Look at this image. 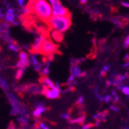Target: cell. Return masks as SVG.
<instances>
[{
  "label": "cell",
  "instance_id": "1",
  "mask_svg": "<svg viewBox=\"0 0 129 129\" xmlns=\"http://www.w3.org/2000/svg\"><path fill=\"white\" fill-rule=\"evenodd\" d=\"M28 7L31 13H34L40 19L46 23L53 16L51 6L49 2L46 0L29 1Z\"/></svg>",
  "mask_w": 129,
  "mask_h": 129
},
{
  "label": "cell",
  "instance_id": "2",
  "mask_svg": "<svg viewBox=\"0 0 129 129\" xmlns=\"http://www.w3.org/2000/svg\"><path fill=\"white\" fill-rule=\"evenodd\" d=\"M47 23L52 30L63 33L71 26V18L70 15L66 16H52Z\"/></svg>",
  "mask_w": 129,
  "mask_h": 129
},
{
  "label": "cell",
  "instance_id": "3",
  "mask_svg": "<svg viewBox=\"0 0 129 129\" xmlns=\"http://www.w3.org/2000/svg\"><path fill=\"white\" fill-rule=\"evenodd\" d=\"M58 51V47L56 44L53 42L50 38H46L43 42L39 54H43L44 56H51Z\"/></svg>",
  "mask_w": 129,
  "mask_h": 129
},
{
  "label": "cell",
  "instance_id": "4",
  "mask_svg": "<svg viewBox=\"0 0 129 129\" xmlns=\"http://www.w3.org/2000/svg\"><path fill=\"white\" fill-rule=\"evenodd\" d=\"M48 2L52 9L53 16H66L70 15L68 9L63 6L59 0H50Z\"/></svg>",
  "mask_w": 129,
  "mask_h": 129
},
{
  "label": "cell",
  "instance_id": "5",
  "mask_svg": "<svg viewBox=\"0 0 129 129\" xmlns=\"http://www.w3.org/2000/svg\"><path fill=\"white\" fill-rule=\"evenodd\" d=\"M42 92L41 93L46 96V98L48 99H56L60 97V93H61V89L60 86L58 84H56V87L54 88H46L44 87H42Z\"/></svg>",
  "mask_w": 129,
  "mask_h": 129
},
{
  "label": "cell",
  "instance_id": "6",
  "mask_svg": "<svg viewBox=\"0 0 129 129\" xmlns=\"http://www.w3.org/2000/svg\"><path fill=\"white\" fill-rule=\"evenodd\" d=\"M45 39H46V37H44V35H43V34H39L36 37L33 44L31 46V48H30V51L32 53H38L39 54L41 45Z\"/></svg>",
  "mask_w": 129,
  "mask_h": 129
},
{
  "label": "cell",
  "instance_id": "7",
  "mask_svg": "<svg viewBox=\"0 0 129 129\" xmlns=\"http://www.w3.org/2000/svg\"><path fill=\"white\" fill-rule=\"evenodd\" d=\"M19 60L16 63V67L18 69H26L29 64V56L25 52L19 53Z\"/></svg>",
  "mask_w": 129,
  "mask_h": 129
},
{
  "label": "cell",
  "instance_id": "8",
  "mask_svg": "<svg viewBox=\"0 0 129 129\" xmlns=\"http://www.w3.org/2000/svg\"><path fill=\"white\" fill-rule=\"evenodd\" d=\"M4 19L8 24H17L16 22V13L15 10L12 8H8L6 15L4 16Z\"/></svg>",
  "mask_w": 129,
  "mask_h": 129
},
{
  "label": "cell",
  "instance_id": "9",
  "mask_svg": "<svg viewBox=\"0 0 129 129\" xmlns=\"http://www.w3.org/2000/svg\"><path fill=\"white\" fill-rule=\"evenodd\" d=\"M22 89L26 92L31 93V94H38V93H41L43 87L37 84H30L23 86Z\"/></svg>",
  "mask_w": 129,
  "mask_h": 129
},
{
  "label": "cell",
  "instance_id": "10",
  "mask_svg": "<svg viewBox=\"0 0 129 129\" xmlns=\"http://www.w3.org/2000/svg\"><path fill=\"white\" fill-rule=\"evenodd\" d=\"M46 108L44 106V105L42 103H39L37 104V108H35V110L33 111V115L34 118H40V117L41 116V114H43L46 111Z\"/></svg>",
  "mask_w": 129,
  "mask_h": 129
},
{
  "label": "cell",
  "instance_id": "11",
  "mask_svg": "<svg viewBox=\"0 0 129 129\" xmlns=\"http://www.w3.org/2000/svg\"><path fill=\"white\" fill-rule=\"evenodd\" d=\"M84 74H83L81 69L79 67L78 65H73L70 67V75L74 77L75 79L77 77H80L82 76H84Z\"/></svg>",
  "mask_w": 129,
  "mask_h": 129
},
{
  "label": "cell",
  "instance_id": "12",
  "mask_svg": "<svg viewBox=\"0 0 129 129\" xmlns=\"http://www.w3.org/2000/svg\"><path fill=\"white\" fill-rule=\"evenodd\" d=\"M50 40L53 42L56 43H60L62 42L63 39V33H59V32H56L55 30H51L50 33Z\"/></svg>",
  "mask_w": 129,
  "mask_h": 129
},
{
  "label": "cell",
  "instance_id": "13",
  "mask_svg": "<svg viewBox=\"0 0 129 129\" xmlns=\"http://www.w3.org/2000/svg\"><path fill=\"white\" fill-rule=\"evenodd\" d=\"M40 82L42 84V87H46V88H54L56 87V84L47 77H42Z\"/></svg>",
  "mask_w": 129,
  "mask_h": 129
},
{
  "label": "cell",
  "instance_id": "14",
  "mask_svg": "<svg viewBox=\"0 0 129 129\" xmlns=\"http://www.w3.org/2000/svg\"><path fill=\"white\" fill-rule=\"evenodd\" d=\"M107 114H108L107 111H105L104 112H101V113H98L93 115V118L96 120V121L100 123L105 120V118H106V117H107Z\"/></svg>",
  "mask_w": 129,
  "mask_h": 129
},
{
  "label": "cell",
  "instance_id": "15",
  "mask_svg": "<svg viewBox=\"0 0 129 129\" xmlns=\"http://www.w3.org/2000/svg\"><path fill=\"white\" fill-rule=\"evenodd\" d=\"M84 120H85V116L84 115H81V116H79L78 118H74L72 120H70V122L72 123V124H82L84 122Z\"/></svg>",
  "mask_w": 129,
  "mask_h": 129
},
{
  "label": "cell",
  "instance_id": "16",
  "mask_svg": "<svg viewBox=\"0 0 129 129\" xmlns=\"http://www.w3.org/2000/svg\"><path fill=\"white\" fill-rule=\"evenodd\" d=\"M18 121H19L20 124L22 127H26L28 124V118L27 117H23V116H19V118H17Z\"/></svg>",
  "mask_w": 129,
  "mask_h": 129
},
{
  "label": "cell",
  "instance_id": "17",
  "mask_svg": "<svg viewBox=\"0 0 129 129\" xmlns=\"http://www.w3.org/2000/svg\"><path fill=\"white\" fill-rule=\"evenodd\" d=\"M8 48L11 50H13L14 52H19L20 50V47L16 44V43L13 42L12 43H9L8 45Z\"/></svg>",
  "mask_w": 129,
  "mask_h": 129
},
{
  "label": "cell",
  "instance_id": "18",
  "mask_svg": "<svg viewBox=\"0 0 129 129\" xmlns=\"http://www.w3.org/2000/svg\"><path fill=\"white\" fill-rule=\"evenodd\" d=\"M0 86H1V87L3 89V90H5L6 92L9 90V86L8 83L3 78L0 79Z\"/></svg>",
  "mask_w": 129,
  "mask_h": 129
},
{
  "label": "cell",
  "instance_id": "19",
  "mask_svg": "<svg viewBox=\"0 0 129 129\" xmlns=\"http://www.w3.org/2000/svg\"><path fill=\"white\" fill-rule=\"evenodd\" d=\"M24 71H25V69H18V70L16 71V76H15L16 79L17 80H19L22 77V76L23 73H24Z\"/></svg>",
  "mask_w": 129,
  "mask_h": 129
},
{
  "label": "cell",
  "instance_id": "20",
  "mask_svg": "<svg viewBox=\"0 0 129 129\" xmlns=\"http://www.w3.org/2000/svg\"><path fill=\"white\" fill-rule=\"evenodd\" d=\"M109 68H110V65H104L103 67H102V70H101V76H105L108 73V71L109 70Z\"/></svg>",
  "mask_w": 129,
  "mask_h": 129
},
{
  "label": "cell",
  "instance_id": "21",
  "mask_svg": "<svg viewBox=\"0 0 129 129\" xmlns=\"http://www.w3.org/2000/svg\"><path fill=\"white\" fill-rule=\"evenodd\" d=\"M28 3H29V1H25V0H19L18 1V4L22 9L26 8L28 6Z\"/></svg>",
  "mask_w": 129,
  "mask_h": 129
},
{
  "label": "cell",
  "instance_id": "22",
  "mask_svg": "<svg viewBox=\"0 0 129 129\" xmlns=\"http://www.w3.org/2000/svg\"><path fill=\"white\" fill-rule=\"evenodd\" d=\"M111 21L114 23V24L118 27H121L122 26V22L118 19V18H113Z\"/></svg>",
  "mask_w": 129,
  "mask_h": 129
},
{
  "label": "cell",
  "instance_id": "23",
  "mask_svg": "<svg viewBox=\"0 0 129 129\" xmlns=\"http://www.w3.org/2000/svg\"><path fill=\"white\" fill-rule=\"evenodd\" d=\"M103 101L106 102V103H111V102L113 101V98H112L111 95H109V94H108V95H106V96H104V97Z\"/></svg>",
  "mask_w": 129,
  "mask_h": 129
},
{
  "label": "cell",
  "instance_id": "24",
  "mask_svg": "<svg viewBox=\"0 0 129 129\" xmlns=\"http://www.w3.org/2000/svg\"><path fill=\"white\" fill-rule=\"evenodd\" d=\"M84 98L83 96L79 97V98L77 101V105H78V106H82L84 104Z\"/></svg>",
  "mask_w": 129,
  "mask_h": 129
},
{
  "label": "cell",
  "instance_id": "25",
  "mask_svg": "<svg viewBox=\"0 0 129 129\" xmlns=\"http://www.w3.org/2000/svg\"><path fill=\"white\" fill-rule=\"evenodd\" d=\"M37 126H38L40 129H50V128L47 125H46L45 123L41 122V121H40V122L38 123Z\"/></svg>",
  "mask_w": 129,
  "mask_h": 129
},
{
  "label": "cell",
  "instance_id": "26",
  "mask_svg": "<svg viewBox=\"0 0 129 129\" xmlns=\"http://www.w3.org/2000/svg\"><path fill=\"white\" fill-rule=\"evenodd\" d=\"M121 91L123 92V93H124V94H126V95H129V87L128 86H124L121 89Z\"/></svg>",
  "mask_w": 129,
  "mask_h": 129
},
{
  "label": "cell",
  "instance_id": "27",
  "mask_svg": "<svg viewBox=\"0 0 129 129\" xmlns=\"http://www.w3.org/2000/svg\"><path fill=\"white\" fill-rule=\"evenodd\" d=\"M124 46L126 49L128 48V46H129V36L126 37V39L124 40Z\"/></svg>",
  "mask_w": 129,
  "mask_h": 129
},
{
  "label": "cell",
  "instance_id": "28",
  "mask_svg": "<svg viewBox=\"0 0 129 129\" xmlns=\"http://www.w3.org/2000/svg\"><path fill=\"white\" fill-rule=\"evenodd\" d=\"M62 118L66 120H70V114L68 113H64L62 114Z\"/></svg>",
  "mask_w": 129,
  "mask_h": 129
},
{
  "label": "cell",
  "instance_id": "29",
  "mask_svg": "<svg viewBox=\"0 0 129 129\" xmlns=\"http://www.w3.org/2000/svg\"><path fill=\"white\" fill-rule=\"evenodd\" d=\"M110 109L111 111H113L114 112H118L119 111V108L118 107L114 106V105H111V106H110Z\"/></svg>",
  "mask_w": 129,
  "mask_h": 129
},
{
  "label": "cell",
  "instance_id": "30",
  "mask_svg": "<svg viewBox=\"0 0 129 129\" xmlns=\"http://www.w3.org/2000/svg\"><path fill=\"white\" fill-rule=\"evenodd\" d=\"M92 127L91 124H83L81 127V129H90Z\"/></svg>",
  "mask_w": 129,
  "mask_h": 129
},
{
  "label": "cell",
  "instance_id": "31",
  "mask_svg": "<svg viewBox=\"0 0 129 129\" xmlns=\"http://www.w3.org/2000/svg\"><path fill=\"white\" fill-rule=\"evenodd\" d=\"M121 4H122L124 6L127 7H127H129V3H128L127 2H126V3H125V2H121Z\"/></svg>",
  "mask_w": 129,
  "mask_h": 129
},
{
  "label": "cell",
  "instance_id": "32",
  "mask_svg": "<svg viewBox=\"0 0 129 129\" xmlns=\"http://www.w3.org/2000/svg\"><path fill=\"white\" fill-rule=\"evenodd\" d=\"M80 3V4H86L87 3V0H81Z\"/></svg>",
  "mask_w": 129,
  "mask_h": 129
},
{
  "label": "cell",
  "instance_id": "33",
  "mask_svg": "<svg viewBox=\"0 0 129 129\" xmlns=\"http://www.w3.org/2000/svg\"><path fill=\"white\" fill-rule=\"evenodd\" d=\"M128 65H129V63H128V61H127L126 64H124L123 66H124V67H128Z\"/></svg>",
  "mask_w": 129,
  "mask_h": 129
},
{
  "label": "cell",
  "instance_id": "34",
  "mask_svg": "<svg viewBox=\"0 0 129 129\" xmlns=\"http://www.w3.org/2000/svg\"><path fill=\"white\" fill-rule=\"evenodd\" d=\"M0 79H1V77H0Z\"/></svg>",
  "mask_w": 129,
  "mask_h": 129
}]
</instances>
